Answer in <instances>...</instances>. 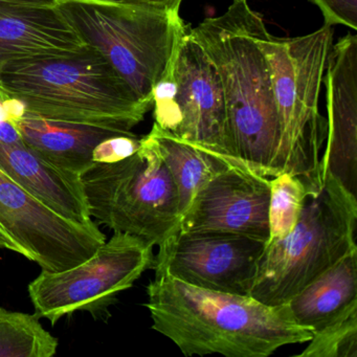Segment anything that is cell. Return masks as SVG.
Returning <instances> with one entry per match:
<instances>
[{
  "mask_svg": "<svg viewBox=\"0 0 357 357\" xmlns=\"http://www.w3.org/2000/svg\"><path fill=\"white\" fill-rule=\"evenodd\" d=\"M151 328L185 356L267 357L304 344L312 331L298 325L287 305L271 306L250 296L214 291L155 273L147 286Z\"/></svg>",
  "mask_w": 357,
  "mask_h": 357,
  "instance_id": "1",
  "label": "cell"
},
{
  "mask_svg": "<svg viewBox=\"0 0 357 357\" xmlns=\"http://www.w3.org/2000/svg\"><path fill=\"white\" fill-rule=\"evenodd\" d=\"M262 22L246 0H234L222 15L206 18L190 34L218 70L238 160L271 178L281 174L282 123L271 64L259 43Z\"/></svg>",
  "mask_w": 357,
  "mask_h": 357,
  "instance_id": "2",
  "label": "cell"
},
{
  "mask_svg": "<svg viewBox=\"0 0 357 357\" xmlns=\"http://www.w3.org/2000/svg\"><path fill=\"white\" fill-rule=\"evenodd\" d=\"M0 89L22 104L24 114L120 131H131L150 110L86 45L66 55L5 64Z\"/></svg>",
  "mask_w": 357,
  "mask_h": 357,
  "instance_id": "3",
  "label": "cell"
},
{
  "mask_svg": "<svg viewBox=\"0 0 357 357\" xmlns=\"http://www.w3.org/2000/svg\"><path fill=\"white\" fill-rule=\"evenodd\" d=\"M357 197L325 173L311 185L296 227L265 245L250 296L286 304L305 286L357 248Z\"/></svg>",
  "mask_w": 357,
  "mask_h": 357,
  "instance_id": "4",
  "label": "cell"
},
{
  "mask_svg": "<svg viewBox=\"0 0 357 357\" xmlns=\"http://www.w3.org/2000/svg\"><path fill=\"white\" fill-rule=\"evenodd\" d=\"M55 8L82 43L97 50L151 109L154 86L188 31L179 12L162 13L104 0H58Z\"/></svg>",
  "mask_w": 357,
  "mask_h": 357,
  "instance_id": "5",
  "label": "cell"
},
{
  "mask_svg": "<svg viewBox=\"0 0 357 357\" xmlns=\"http://www.w3.org/2000/svg\"><path fill=\"white\" fill-rule=\"evenodd\" d=\"M258 38L271 64L281 118L280 170L306 183H321L319 162L327 121L319 114V97L333 29L325 24L305 36L279 38L269 34L263 22Z\"/></svg>",
  "mask_w": 357,
  "mask_h": 357,
  "instance_id": "6",
  "label": "cell"
},
{
  "mask_svg": "<svg viewBox=\"0 0 357 357\" xmlns=\"http://www.w3.org/2000/svg\"><path fill=\"white\" fill-rule=\"evenodd\" d=\"M91 218L114 231L160 246L179 229L178 195L149 135L132 155L93 162L80 175Z\"/></svg>",
  "mask_w": 357,
  "mask_h": 357,
  "instance_id": "7",
  "label": "cell"
},
{
  "mask_svg": "<svg viewBox=\"0 0 357 357\" xmlns=\"http://www.w3.org/2000/svg\"><path fill=\"white\" fill-rule=\"evenodd\" d=\"M152 107L160 128L229 166L248 169L234 150L218 70L189 30L154 86Z\"/></svg>",
  "mask_w": 357,
  "mask_h": 357,
  "instance_id": "8",
  "label": "cell"
},
{
  "mask_svg": "<svg viewBox=\"0 0 357 357\" xmlns=\"http://www.w3.org/2000/svg\"><path fill=\"white\" fill-rule=\"evenodd\" d=\"M153 262V246L114 231L86 260L56 273L43 271L29 284L35 314L53 325L76 311L101 315Z\"/></svg>",
  "mask_w": 357,
  "mask_h": 357,
  "instance_id": "9",
  "label": "cell"
},
{
  "mask_svg": "<svg viewBox=\"0 0 357 357\" xmlns=\"http://www.w3.org/2000/svg\"><path fill=\"white\" fill-rule=\"evenodd\" d=\"M0 233L16 246L17 254L51 273L83 262L106 241L95 221L79 223L60 216L1 169Z\"/></svg>",
  "mask_w": 357,
  "mask_h": 357,
  "instance_id": "10",
  "label": "cell"
},
{
  "mask_svg": "<svg viewBox=\"0 0 357 357\" xmlns=\"http://www.w3.org/2000/svg\"><path fill=\"white\" fill-rule=\"evenodd\" d=\"M265 245L245 236L177 231L158 246L152 269L196 287L250 296Z\"/></svg>",
  "mask_w": 357,
  "mask_h": 357,
  "instance_id": "11",
  "label": "cell"
},
{
  "mask_svg": "<svg viewBox=\"0 0 357 357\" xmlns=\"http://www.w3.org/2000/svg\"><path fill=\"white\" fill-rule=\"evenodd\" d=\"M269 195V178L227 167L197 192L178 231L231 234L267 243Z\"/></svg>",
  "mask_w": 357,
  "mask_h": 357,
  "instance_id": "12",
  "label": "cell"
},
{
  "mask_svg": "<svg viewBox=\"0 0 357 357\" xmlns=\"http://www.w3.org/2000/svg\"><path fill=\"white\" fill-rule=\"evenodd\" d=\"M327 137L319 170L356 196L357 37L348 34L332 45L327 58Z\"/></svg>",
  "mask_w": 357,
  "mask_h": 357,
  "instance_id": "13",
  "label": "cell"
},
{
  "mask_svg": "<svg viewBox=\"0 0 357 357\" xmlns=\"http://www.w3.org/2000/svg\"><path fill=\"white\" fill-rule=\"evenodd\" d=\"M0 169L60 216L75 222H93L80 175L57 168L24 142L0 141Z\"/></svg>",
  "mask_w": 357,
  "mask_h": 357,
  "instance_id": "14",
  "label": "cell"
},
{
  "mask_svg": "<svg viewBox=\"0 0 357 357\" xmlns=\"http://www.w3.org/2000/svg\"><path fill=\"white\" fill-rule=\"evenodd\" d=\"M83 45L55 7L0 8V68L11 62L66 55Z\"/></svg>",
  "mask_w": 357,
  "mask_h": 357,
  "instance_id": "15",
  "label": "cell"
},
{
  "mask_svg": "<svg viewBox=\"0 0 357 357\" xmlns=\"http://www.w3.org/2000/svg\"><path fill=\"white\" fill-rule=\"evenodd\" d=\"M11 121L24 145L57 168L77 175L93 164V151L99 144L131 132L30 114Z\"/></svg>",
  "mask_w": 357,
  "mask_h": 357,
  "instance_id": "16",
  "label": "cell"
},
{
  "mask_svg": "<svg viewBox=\"0 0 357 357\" xmlns=\"http://www.w3.org/2000/svg\"><path fill=\"white\" fill-rule=\"evenodd\" d=\"M356 304L357 248L286 303L294 321L312 333Z\"/></svg>",
  "mask_w": 357,
  "mask_h": 357,
  "instance_id": "17",
  "label": "cell"
},
{
  "mask_svg": "<svg viewBox=\"0 0 357 357\" xmlns=\"http://www.w3.org/2000/svg\"><path fill=\"white\" fill-rule=\"evenodd\" d=\"M148 135L155 144L160 158L174 181L183 217L197 192L214 175L231 166L212 154L181 141L155 123Z\"/></svg>",
  "mask_w": 357,
  "mask_h": 357,
  "instance_id": "18",
  "label": "cell"
},
{
  "mask_svg": "<svg viewBox=\"0 0 357 357\" xmlns=\"http://www.w3.org/2000/svg\"><path fill=\"white\" fill-rule=\"evenodd\" d=\"M59 340L36 314L0 307V357H53Z\"/></svg>",
  "mask_w": 357,
  "mask_h": 357,
  "instance_id": "19",
  "label": "cell"
},
{
  "mask_svg": "<svg viewBox=\"0 0 357 357\" xmlns=\"http://www.w3.org/2000/svg\"><path fill=\"white\" fill-rule=\"evenodd\" d=\"M313 185L319 183H305L300 176L289 173L269 178L268 242L282 239L292 231Z\"/></svg>",
  "mask_w": 357,
  "mask_h": 357,
  "instance_id": "20",
  "label": "cell"
},
{
  "mask_svg": "<svg viewBox=\"0 0 357 357\" xmlns=\"http://www.w3.org/2000/svg\"><path fill=\"white\" fill-rule=\"evenodd\" d=\"M298 357H357V304L312 333Z\"/></svg>",
  "mask_w": 357,
  "mask_h": 357,
  "instance_id": "21",
  "label": "cell"
},
{
  "mask_svg": "<svg viewBox=\"0 0 357 357\" xmlns=\"http://www.w3.org/2000/svg\"><path fill=\"white\" fill-rule=\"evenodd\" d=\"M142 145V137L131 131L105 139L93 151V162H112L132 155Z\"/></svg>",
  "mask_w": 357,
  "mask_h": 357,
  "instance_id": "22",
  "label": "cell"
},
{
  "mask_svg": "<svg viewBox=\"0 0 357 357\" xmlns=\"http://www.w3.org/2000/svg\"><path fill=\"white\" fill-rule=\"evenodd\" d=\"M319 7L325 24L349 26L357 30V0H311Z\"/></svg>",
  "mask_w": 357,
  "mask_h": 357,
  "instance_id": "23",
  "label": "cell"
},
{
  "mask_svg": "<svg viewBox=\"0 0 357 357\" xmlns=\"http://www.w3.org/2000/svg\"><path fill=\"white\" fill-rule=\"evenodd\" d=\"M112 3H123V5L133 6L143 8L151 11L162 12V13H173L179 12L183 0H104Z\"/></svg>",
  "mask_w": 357,
  "mask_h": 357,
  "instance_id": "24",
  "label": "cell"
},
{
  "mask_svg": "<svg viewBox=\"0 0 357 357\" xmlns=\"http://www.w3.org/2000/svg\"><path fill=\"white\" fill-rule=\"evenodd\" d=\"M58 0H0L1 7H55Z\"/></svg>",
  "mask_w": 357,
  "mask_h": 357,
  "instance_id": "25",
  "label": "cell"
},
{
  "mask_svg": "<svg viewBox=\"0 0 357 357\" xmlns=\"http://www.w3.org/2000/svg\"><path fill=\"white\" fill-rule=\"evenodd\" d=\"M0 250H9L17 252L16 246L1 233H0Z\"/></svg>",
  "mask_w": 357,
  "mask_h": 357,
  "instance_id": "26",
  "label": "cell"
},
{
  "mask_svg": "<svg viewBox=\"0 0 357 357\" xmlns=\"http://www.w3.org/2000/svg\"><path fill=\"white\" fill-rule=\"evenodd\" d=\"M1 95H3V91H1V89H0V97H1Z\"/></svg>",
  "mask_w": 357,
  "mask_h": 357,
  "instance_id": "27",
  "label": "cell"
}]
</instances>
